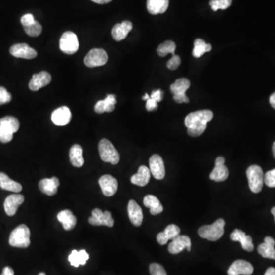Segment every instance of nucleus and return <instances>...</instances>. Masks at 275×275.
I'll return each instance as SVG.
<instances>
[{"label":"nucleus","mask_w":275,"mask_h":275,"mask_svg":"<svg viewBox=\"0 0 275 275\" xmlns=\"http://www.w3.org/2000/svg\"><path fill=\"white\" fill-rule=\"evenodd\" d=\"M213 118L211 110H204L189 113L185 118L184 124L188 128V133L191 137H198L205 132L208 122Z\"/></svg>","instance_id":"f257e3e1"},{"label":"nucleus","mask_w":275,"mask_h":275,"mask_svg":"<svg viewBox=\"0 0 275 275\" xmlns=\"http://www.w3.org/2000/svg\"><path fill=\"white\" fill-rule=\"evenodd\" d=\"M19 128V120L15 117H5L0 119V142L8 143Z\"/></svg>","instance_id":"f03ea898"},{"label":"nucleus","mask_w":275,"mask_h":275,"mask_svg":"<svg viewBox=\"0 0 275 275\" xmlns=\"http://www.w3.org/2000/svg\"><path fill=\"white\" fill-rule=\"evenodd\" d=\"M30 230L26 225H20L11 233L9 245L15 248H26L30 245Z\"/></svg>","instance_id":"7ed1b4c3"},{"label":"nucleus","mask_w":275,"mask_h":275,"mask_svg":"<svg viewBox=\"0 0 275 275\" xmlns=\"http://www.w3.org/2000/svg\"><path fill=\"white\" fill-rule=\"evenodd\" d=\"M225 225L224 220L219 219L212 225L202 226L199 230V236L209 241H217L224 234Z\"/></svg>","instance_id":"20e7f679"},{"label":"nucleus","mask_w":275,"mask_h":275,"mask_svg":"<svg viewBox=\"0 0 275 275\" xmlns=\"http://www.w3.org/2000/svg\"><path fill=\"white\" fill-rule=\"evenodd\" d=\"M99 153L103 161L117 164L119 162L120 156L113 144L107 139H102L99 143Z\"/></svg>","instance_id":"39448f33"},{"label":"nucleus","mask_w":275,"mask_h":275,"mask_svg":"<svg viewBox=\"0 0 275 275\" xmlns=\"http://www.w3.org/2000/svg\"><path fill=\"white\" fill-rule=\"evenodd\" d=\"M248 185L252 192H261L264 185V173L262 167L258 165L250 166L246 171Z\"/></svg>","instance_id":"423d86ee"},{"label":"nucleus","mask_w":275,"mask_h":275,"mask_svg":"<svg viewBox=\"0 0 275 275\" xmlns=\"http://www.w3.org/2000/svg\"><path fill=\"white\" fill-rule=\"evenodd\" d=\"M191 86V82L187 78L177 79L171 85L170 90L174 95V100L177 103H188L189 99L186 96V91Z\"/></svg>","instance_id":"0eeeda50"},{"label":"nucleus","mask_w":275,"mask_h":275,"mask_svg":"<svg viewBox=\"0 0 275 275\" xmlns=\"http://www.w3.org/2000/svg\"><path fill=\"white\" fill-rule=\"evenodd\" d=\"M78 36L72 32H64L60 39V49L64 54H74L79 49Z\"/></svg>","instance_id":"6e6552de"},{"label":"nucleus","mask_w":275,"mask_h":275,"mask_svg":"<svg viewBox=\"0 0 275 275\" xmlns=\"http://www.w3.org/2000/svg\"><path fill=\"white\" fill-rule=\"evenodd\" d=\"M108 55L101 48H94L86 54L84 58V64L88 68H96L103 66L107 64Z\"/></svg>","instance_id":"1a4fd4ad"},{"label":"nucleus","mask_w":275,"mask_h":275,"mask_svg":"<svg viewBox=\"0 0 275 275\" xmlns=\"http://www.w3.org/2000/svg\"><path fill=\"white\" fill-rule=\"evenodd\" d=\"M89 223L93 226H107L108 227H113L114 220L110 212L105 211L103 213L101 209L96 208L92 212L91 217L89 218Z\"/></svg>","instance_id":"9d476101"},{"label":"nucleus","mask_w":275,"mask_h":275,"mask_svg":"<svg viewBox=\"0 0 275 275\" xmlns=\"http://www.w3.org/2000/svg\"><path fill=\"white\" fill-rule=\"evenodd\" d=\"M229 177V170L225 165V158L223 157H218L215 162V167L209 174V178L216 182H222L226 181Z\"/></svg>","instance_id":"9b49d317"},{"label":"nucleus","mask_w":275,"mask_h":275,"mask_svg":"<svg viewBox=\"0 0 275 275\" xmlns=\"http://www.w3.org/2000/svg\"><path fill=\"white\" fill-rule=\"evenodd\" d=\"M10 54L15 58L28 60L33 59L38 55L37 51L27 44H14L11 47Z\"/></svg>","instance_id":"f8f14e48"},{"label":"nucleus","mask_w":275,"mask_h":275,"mask_svg":"<svg viewBox=\"0 0 275 275\" xmlns=\"http://www.w3.org/2000/svg\"><path fill=\"white\" fill-rule=\"evenodd\" d=\"M151 174L157 180H162L165 176V167L162 157L153 155L149 159Z\"/></svg>","instance_id":"ddd939ff"},{"label":"nucleus","mask_w":275,"mask_h":275,"mask_svg":"<svg viewBox=\"0 0 275 275\" xmlns=\"http://www.w3.org/2000/svg\"><path fill=\"white\" fill-rule=\"evenodd\" d=\"M184 248H187L188 252L191 250V238L188 236H181L174 238L168 245L169 252L173 255L180 253Z\"/></svg>","instance_id":"4468645a"},{"label":"nucleus","mask_w":275,"mask_h":275,"mask_svg":"<svg viewBox=\"0 0 275 275\" xmlns=\"http://www.w3.org/2000/svg\"><path fill=\"white\" fill-rule=\"evenodd\" d=\"M99 184L101 188L102 192L106 196H113L118 188L117 179L109 174L102 176L99 180Z\"/></svg>","instance_id":"2eb2a0df"},{"label":"nucleus","mask_w":275,"mask_h":275,"mask_svg":"<svg viewBox=\"0 0 275 275\" xmlns=\"http://www.w3.org/2000/svg\"><path fill=\"white\" fill-rule=\"evenodd\" d=\"M25 197L23 195L15 194L9 195L4 202V209L9 216H12L16 213L19 206L24 203Z\"/></svg>","instance_id":"dca6fc26"},{"label":"nucleus","mask_w":275,"mask_h":275,"mask_svg":"<svg viewBox=\"0 0 275 275\" xmlns=\"http://www.w3.org/2000/svg\"><path fill=\"white\" fill-rule=\"evenodd\" d=\"M51 81V76L49 73L46 71H41L39 74L32 76L29 82V89L32 91H38L41 88L49 84Z\"/></svg>","instance_id":"f3484780"},{"label":"nucleus","mask_w":275,"mask_h":275,"mask_svg":"<svg viewBox=\"0 0 275 275\" xmlns=\"http://www.w3.org/2000/svg\"><path fill=\"white\" fill-rule=\"evenodd\" d=\"M254 272V268L251 263L245 260L235 261L230 269H228V275H251Z\"/></svg>","instance_id":"a211bd4d"},{"label":"nucleus","mask_w":275,"mask_h":275,"mask_svg":"<svg viewBox=\"0 0 275 275\" xmlns=\"http://www.w3.org/2000/svg\"><path fill=\"white\" fill-rule=\"evenodd\" d=\"M71 113L68 107H61L54 110L51 115V120L54 125L64 126L71 122Z\"/></svg>","instance_id":"6ab92c4d"},{"label":"nucleus","mask_w":275,"mask_h":275,"mask_svg":"<svg viewBox=\"0 0 275 275\" xmlns=\"http://www.w3.org/2000/svg\"><path fill=\"white\" fill-rule=\"evenodd\" d=\"M132 27L133 26L130 21H124L122 23L116 24L111 32L113 39L117 41H122L132 31Z\"/></svg>","instance_id":"aec40b11"},{"label":"nucleus","mask_w":275,"mask_h":275,"mask_svg":"<svg viewBox=\"0 0 275 275\" xmlns=\"http://www.w3.org/2000/svg\"><path fill=\"white\" fill-rule=\"evenodd\" d=\"M232 241H239L241 247L247 252H252L254 250V245L252 243V238L250 236H247L241 230H235L230 235Z\"/></svg>","instance_id":"412c9836"},{"label":"nucleus","mask_w":275,"mask_h":275,"mask_svg":"<svg viewBox=\"0 0 275 275\" xmlns=\"http://www.w3.org/2000/svg\"><path fill=\"white\" fill-rule=\"evenodd\" d=\"M60 181L58 177H53L50 179L44 178L39 182V189L47 196H54L58 192Z\"/></svg>","instance_id":"4be33fe9"},{"label":"nucleus","mask_w":275,"mask_h":275,"mask_svg":"<svg viewBox=\"0 0 275 275\" xmlns=\"http://www.w3.org/2000/svg\"><path fill=\"white\" fill-rule=\"evenodd\" d=\"M128 217L131 223L135 226H140L143 221L142 209L135 200L129 201L128 205Z\"/></svg>","instance_id":"5701e85b"},{"label":"nucleus","mask_w":275,"mask_h":275,"mask_svg":"<svg viewBox=\"0 0 275 275\" xmlns=\"http://www.w3.org/2000/svg\"><path fill=\"white\" fill-rule=\"evenodd\" d=\"M181 233L178 226L174 224L169 225L164 232L157 234V241L160 245H164L167 243L168 240H173L179 236Z\"/></svg>","instance_id":"b1692460"},{"label":"nucleus","mask_w":275,"mask_h":275,"mask_svg":"<svg viewBox=\"0 0 275 275\" xmlns=\"http://www.w3.org/2000/svg\"><path fill=\"white\" fill-rule=\"evenodd\" d=\"M275 241L270 236L265 237L263 243L258 247V252L263 258L275 260Z\"/></svg>","instance_id":"393cba45"},{"label":"nucleus","mask_w":275,"mask_h":275,"mask_svg":"<svg viewBox=\"0 0 275 275\" xmlns=\"http://www.w3.org/2000/svg\"><path fill=\"white\" fill-rule=\"evenodd\" d=\"M116 103H117V100H116L115 95H107L105 100H100L96 103L94 107L95 112L100 114L106 112L110 113L114 110Z\"/></svg>","instance_id":"a878e982"},{"label":"nucleus","mask_w":275,"mask_h":275,"mask_svg":"<svg viewBox=\"0 0 275 275\" xmlns=\"http://www.w3.org/2000/svg\"><path fill=\"white\" fill-rule=\"evenodd\" d=\"M150 169L146 166H141L139 168V171L135 175L131 177V182L135 185L144 186L147 185L149 184L151 178Z\"/></svg>","instance_id":"bb28decb"},{"label":"nucleus","mask_w":275,"mask_h":275,"mask_svg":"<svg viewBox=\"0 0 275 275\" xmlns=\"http://www.w3.org/2000/svg\"><path fill=\"white\" fill-rule=\"evenodd\" d=\"M58 220L60 223H62L64 230L68 231L72 230L77 224L76 216L68 209L60 212L58 214Z\"/></svg>","instance_id":"cd10ccee"},{"label":"nucleus","mask_w":275,"mask_h":275,"mask_svg":"<svg viewBox=\"0 0 275 275\" xmlns=\"http://www.w3.org/2000/svg\"><path fill=\"white\" fill-rule=\"evenodd\" d=\"M70 160L71 164L76 167H81L84 164L83 148L79 145H74L70 149Z\"/></svg>","instance_id":"c85d7f7f"},{"label":"nucleus","mask_w":275,"mask_h":275,"mask_svg":"<svg viewBox=\"0 0 275 275\" xmlns=\"http://www.w3.org/2000/svg\"><path fill=\"white\" fill-rule=\"evenodd\" d=\"M169 0H147V9L152 15L162 14L167 11Z\"/></svg>","instance_id":"c756f323"},{"label":"nucleus","mask_w":275,"mask_h":275,"mask_svg":"<svg viewBox=\"0 0 275 275\" xmlns=\"http://www.w3.org/2000/svg\"><path fill=\"white\" fill-rule=\"evenodd\" d=\"M0 188L15 193L21 192L22 190V186L19 183L12 181L10 177L2 172H0Z\"/></svg>","instance_id":"7c9ffc66"},{"label":"nucleus","mask_w":275,"mask_h":275,"mask_svg":"<svg viewBox=\"0 0 275 275\" xmlns=\"http://www.w3.org/2000/svg\"><path fill=\"white\" fill-rule=\"evenodd\" d=\"M144 205L150 209L151 214L157 215L162 213L164 210L162 205L159 199L154 195H147L144 198Z\"/></svg>","instance_id":"2f4dec72"},{"label":"nucleus","mask_w":275,"mask_h":275,"mask_svg":"<svg viewBox=\"0 0 275 275\" xmlns=\"http://www.w3.org/2000/svg\"><path fill=\"white\" fill-rule=\"evenodd\" d=\"M90 256L85 250H81L78 252L77 250H73L71 255L68 257V261L72 266L79 267V265H86V261L89 259Z\"/></svg>","instance_id":"473e14b6"},{"label":"nucleus","mask_w":275,"mask_h":275,"mask_svg":"<svg viewBox=\"0 0 275 275\" xmlns=\"http://www.w3.org/2000/svg\"><path fill=\"white\" fill-rule=\"evenodd\" d=\"M211 44H206L202 39H198L194 41V47L193 50V55L194 58H199L205 53L211 51Z\"/></svg>","instance_id":"72a5a7b5"},{"label":"nucleus","mask_w":275,"mask_h":275,"mask_svg":"<svg viewBox=\"0 0 275 275\" xmlns=\"http://www.w3.org/2000/svg\"><path fill=\"white\" fill-rule=\"evenodd\" d=\"M175 50V43L172 41H167L159 45V47H157V52L160 57H165L168 54H171L172 56H174L175 55L174 54Z\"/></svg>","instance_id":"f704fd0d"},{"label":"nucleus","mask_w":275,"mask_h":275,"mask_svg":"<svg viewBox=\"0 0 275 275\" xmlns=\"http://www.w3.org/2000/svg\"><path fill=\"white\" fill-rule=\"evenodd\" d=\"M24 29H25L26 34L32 37H37V36H40L42 32V26L37 21H36L31 26L24 27Z\"/></svg>","instance_id":"c9c22d12"},{"label":"nucleus","mask_w":275,"mask_h":275,"mask_svg":"<svg viewBox=\"0 0 275 275\" xmlns=\"http://www.w3.org/2000/svg\"><path fill=\"white\" fill-rule=\"evenodd\" d=\"M232 0H210L209 5L211 6L213 11L219 10V9H226L230 6Z\"/></svg>","instance_id":"e433bc0d"},{"label":"nucleus","mask_w":275,"mask_h":275,"mask_svg":"<svg viewBox=\"0 0 275 275\" xmlns=\"http://www.w3.org/2000/svg\"><path fill=\"white\" fill-rule=\"evenodd\" d=\"M264 183L269 188H275V169L268 171L264 175Z\"/></svg>","instance_id":"4c0bfd02"},{"label":"nucleus","mask_w":275,"mask_h":275,"mask_svg":"<svg viewBox=\"0 0 275 275\" xmlns=\"http://www.w3.org/2000/svg\"><path fill=\"white\" fill-rule=\"evenodd\" d=\"M149 271L152 275H167L164 267L159 264L152 263L149 267Z\"/></svg>","instance_id":"58836bf2"},{"label":"nucleus","mask_w":275,"mask_h":275,"mask_svg":"<svg viewBox=\"0 0 275 275\" xmlns=\"http://www.w3.org/2000/svg\"><path fill=\"white\" fill-rule=\"evenodd\" d=\"M12 100V95L7 91L5 88L0 86V106L6 104Z\"/></svg>","instance_id":"ea45409f"},{"label":"nucleus","mask_w":275,"mask_h":275,"mask_svg":"<svg viewBox=\"0 0 275 275\" xmlns=\"http://www.w3.org/2000/svg\"><path fill=\"white\" fill-rule=\"evenodd\" d=\"M181 62V58H180L179 56L176 55L175 54V55L172 56L171 59L167 63V68L171 70V71H174V70L177 69L180 66Z\"/></svg>","instance_id":"a19ab883"},{"label":"nucleus","mask_w":275,"mask_h":275,"mask_svg":"<svg viewBox=\"0 0 275 275\" xmlns=\"http://www.w3.org/2000/svg\"><path fill=\"white\" fill-rule=\"evenodd\" d=\"M36 22L35 20L34 16L32 14H26L24 15L22 18H21V23L22 24V26L24 27H26V26H31L32 24Z\"/></svg>","instance_id":"79ce46f5"},{"label":"nucleus","mask_w":275,"mask_h":275,"mask_svg":"<svg viewBox=\"0 0 275 275\" xmlns=\"http://www.w3.org/2000/svg\"><path fill=\"white\" fill-rule=\"evenodd\" d=\"M163 96H164V93H163L162 90H157L152 92L150 98L153 99V100L159 103L163 100Z\"/></svg>","instance_id":"37998d69"},{"label":"nucleus","mask_w":275,"mask_h":275,"mask_svg":"<svg viewBox=\"0 0 275 275\" xmlns=\"http://www.w3.org/2000/svg\"><path fill=\"white\" fill-rule=\"evenodd\" d=\"M157 108V102H156V100L149 98L146 101V109H147L148 111H153V110H156Z\"/></svg>","instance_id":"c03bdc74"},{"label":"nucleus","mask_w":275,"mask_h":275,"mask_svg":"<svg viewBox=\"0 0 275 275\" xmlns=\"http://www.w3.org/2000/svg\"><path fill=\"white\" fill-rule=\"evenodd\" d=\"M1 275H14V271L11 269L10 267H5L2 271V274Z\"/></svg>","instance_id":"a18cd8bd"},{"label":"nucleus","mask_w":275,"mask_h":275,"mask_svg":"<svg viewBox=\"0 0 275 275\" xmlns=\"http://www.w3.org/2000/svg\"><path fill=\"white\" fill-rule=\"evenodd\" d=\"M265 275H275V269L273 267H271L269 269H267L265 272Z\"/></svg>","instance_id":"49530a36"},{"label":"nucleus","mask_w":275,"mask_h":275,"mask_svg":"<svg viewBox=\"0 0 275 275\" xmlns=\"http://www.w3.org/2000/svg\"><path fill=\"white\" fill-rule=\"evenodd\" d=\"M91 1L97 4H107L111 2L112 0H91Z\"/></svg>","instance_id":"de8ad7c7"},{"label":"nucleus","mask_w":275,"mask_h":275,"mask_svg":"<svg viewBox=\"0 0 275 275\" xmlns=\"http://www.w3.org/2000/svg\"><path fill=\"white\" fill-rule=\"evenodd\" d=\"M270 103L272 105V107L275 110V93H274L270 96Z\"/></svg>","instance_id":"09e8293b"},{"label":"nucleus","mask_w":275,"mask_h":275,"mask_svg":"<svg viewBox=\"0 0 275 275\" xmlns=\"http://www.w3.org/2000/svg\"><path fill=\"white\" fill-rule=\"evenodd\" d=\"M150 98V96H149V95L148 94V93H145V96H143V100H146V101H147L148 100H149V99Z\"/></svg>","instance_id":"8fccbe9b"},{"label":"nucleus","mask_w":275,"mask_h":275,"mask_svg":"<svg viewBox=\"0 0 275 275\" xmlns=\"http://www.w3.org/2000/svg\"><path fill=\"white\" fill-rule=\"evenodd\" d=\"M272 152H273V156L275 158V142H274L273 146H272Z\"/></svg>","instance_id":"3c124183"},{"label":"nucleus","mask_w":275,"mask_h":275,"mask_svg":"<svg viewBox=\"0 0 275 275\" xmlns=\"http://www.w3.org/2000/svg\"><path fill=\"white\" fill-rule=\"evenodd\" d=\"M271 212H272V215H273L274 217H275V207L272 208V211Z\"/></svg>","instance_id":"603ef678"},{"label":"nucleus","mask_w":275,"mask_h":275,"mask_svg":"<svg viewBox=\"0 0 275 275\" xmlns=\"http://www.w3.org/2000/svg\"><path fill=\"white\" fill-rule=\"evenodd\" d=\"M39 275H46V274L44 273V272H41V273L39 274Z\"/></svg>","instance_id":"864d4df0"}]
</instances>
